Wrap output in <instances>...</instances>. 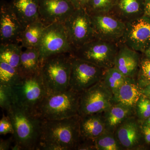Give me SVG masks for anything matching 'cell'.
Wrapping results in <instances>:
<instances>
[{
  "mask_svg": "<svg viewBox=\"0 0 150 150\" xmlns=\"http://www.w3.org/2000/svg\"><path fill=\"white\" fill-rule=\"evenodd\" d=\"M142 88L137 79L127 78L124 84L112 94V104L133 108L142 95Z\"/></svg>",
  "mask_w": 150,
  "mask_h": 150,
  "instance_id": "obj_18",
  "label": "cell"
},
{
  "mask_svg": "<svg viewBox=\"0 0 150 150\" xmlns=\"http://www.w3.org/2000/svg\"><path fill=\"white\" fill-rule=\"evenodd\" d=\"M14 130L10 118L8 115L3 113L0 121V134L6 135L7 134H13Z\"/></svg>",
  "mask_w": 150,
  "mask_h": 150,
  "instance_id": "obj_32",
  "label": "cell"
},
{
  "mask_svg": "<svg viewBox=\"0 0 150 150\" xmlns=\"http://www.w3.org/2000/svg\"><path fill=\"white\" fill-rule=\"evenodd\" d=\"M142 127L145 143L146 144H150V126L142 123Z\"/></svg>",
  "mask_w": 150,
  "mask_h": 150,
  "instance_id": "obj_35",
  "label": "cell"
},
{
  "mask_svg": "<svg viewBox=\"0 0 150 150\" xmlns=\"http://www.w3.org/2000/svg\"><path fill=\"white\" fill-rule=\"evenodd\" d=\"M117 0H88L86 10L90 15L110 13Z\"/></svg>",
  "mask_w": 150,
  "mask_h": 150,
  "instance_id": "obj_28",
  "label": "cell"
},
{
  "mask_svg": "<svg viewBox=\"0 0 150 150\" xmlns=\"http://www.w3.org/2000/svg\"><path fill=\"white\" fill-rule=\"evenodd\" d=\"M143 53L145 54L146 58L150 59V44Z\"/></svg>",
  "mask_w": 150,
  "mask_h": 150,
  "instance_id": "obj_39",
  "label": "cell"
},
{
  "mask_svg": "<svg viewBox=\"0 0 150 150\" xmlns=\"http://www.w3.org/2000/svg\"><path fill=\"white\" fill-rule=\"evenodd\" d=\"M112 92L101 81L81 93L79 115L101 113L112 104Z\"/></svg>",
  "mask_w": 150,
  "mask_h": 150,
  "instance_id": "obj_10",
  "label": "cell"
},
{
  "mask_svg": "<svg viewBox=\"0 0 150 150\" xmlns=\"http://www.w3.org/2000/svg\"><path fill=\"white\" fill-rule=\"evenodd\" d=\"M142 93L150 99V83L145 84L141 86Z\"/></svg>",
  "mask_w": 150,
  "mask_h": 150,
  "instance_id": "obj_37",
  "label": "cell"
},
{
  "mask_svg": "<svg viewBox=\"0 0 150 150\" xmlns=\"http://www.w3.org/2000/svg\"><path fill=\"white\" fill-rule=\"evenodd\" d=\"M13 142H14L13 137H10L6 140L1 139L0 141V150H9L11 148Z\"/></svg>",
  "mask_w": 150,
  "mask_h": 150,
  "instance_id": "obj_34",
  "label": "cell"
},
{
  "mask_svg": "<svg viewBox=\"0 0 150 150\" xmlns=\"http://www.w3.org/2000/svg\"><path fill=\"white\" fill-rule=\"evenodd\" d=\"M46 25L41 21L32 23L24 28L21 42L24 48H38Z\"/></svg>",
  "mask_w": 150,
  "mask_h": 150,
  "instance_id": "obj_23",
  "label": "cell"
},
{
  "mask_svg": "<svg viewBox=\"0 0 150 150\" xmlns=\"http://www.w3.org/2000/svg\"><path fill=\"white\" fill-rule=\"evenodd\" d=\"M106 130L114 133L116 129L131 116L135 115L133 108L121 104H112L102 112Z\"/></svg>",
  "mask_w": 150,
  "mask_h": 150,
  "instance_id": "obj_20",
  "label": "cell"
},
{
  "mask_svg": "<svg viewBox=\"0 0 150 150\" xmlns=\"http://www.w3.org/2000/svg\"><path fill=\"white\" fill-rule=\"evenodd\" d=\"M64 24L73 52L96 38L90 15L85 8L76 9Z\"/></svg>",
  "mask_w": 150,
  "mask_h": 150,
  "instance_id": "obj_7",
  "label": "cell"
},
{
  "mask_svg": "<svg viewBox=\"0 0 150 150\" xmlns=\"http://www.w3.org/2000/svg\"><path fill=\"white\" fill-rule=\"evenodd\" d=\"M143 123H145V124H147L148 126H150V116L149 118L147 119L146 121H145L144 122H143Z\"/></svg>",
  "mask_w": 150,
  "mask_h": 150,
  "instance_id": "obj_40",
  "label": "cell"
},
{
  "mask_svg": "<svg viewBox=\"0 0 150 150\" xmlns=\"http://www.w3.org/2000/svg\"><path fill=\"white\" fill-rule=\"evenodd\" d=\"M71 60L70 88L81 93L101 81L105 69L72 54Z\"/></svg>",
  "mask_w": 150,
  "mask_h": 150,
  "instance_id": "obj_9",
  "label": "cell"
},
{
  "mask_svg": "<svg viewBox=\"0 0 150 150\" xmlns=\"http://www.w3.org/2000/svg\"><path fill=\"white\" fill-rule=\"evenodd\" d=\"M144 16L150 17V0H145L144 2Z\"/></svg>",
  "mask_w": 150,
  "mask_h": 150,
  "instance_id": "obj_38",
  "label": "cell"
},
{
  "mask_svg": "<svg viewBox=\"0 0 150 150\" xmlns=\"http://www.w3.org/2000/svg\"><path fill=\"white\" fill-rule=\"evenodd\" d=\"M76 9L69 0H39V18L46 25L64 23Z\"/></svg>",
  "mask_w": 150,
  "mask_h": 150,
  "instance_id": "obj_14",
  "label": "cell"
},
{
  "mask_svg": "<svg viewBox=\"0 0 150 150\" xmlns=\"http://www.w3.org/2000/svg\"><path fill=\"white\" fill-rule=\"evenodd\" d=\"M80 95L70 88L48 94L38 105L37 113L46 120H60L78 115Z\"/></svg>",
  "mask_w": 150,
  "mask_h": 150,
  "instance_id": "obj_4",
  "label": "cell"
},
{
  "mask_svg": "<svg viewBox=\"0 0 150 150\" xmlns=\"http://www.w3.org/2000/svg\"><path fill=\"white\" fill-rule=\"evenodd\" d=\"M23 78L18 69L0 60V84L13 87L19 83Z\"/></svg>",
  "mask_w": 150,
  "mask_h": 150,
  "instance_id": "obj_26",
  "label": "cell"
},
{
  "mask_svg": "<svg viewBox=\"0 0 150 150\" xmlns=\"http://www.w3.org/2000/svg\"><path fill=\"white\" fill-rule=\"evenodd\" d=\"M71 54L63 53L49 56L41 63L40 74L48 94L70 88Z\"/></svg>",
  "mask_w": 150,
  "mask_h": 150,
  "instance_id": "obj_3",
  "label": "cell"
},
{
  "mask_svg": "<svg viewBox=\"0 0 150 150\" xmlns=\"http://www.w3.org/2000/svg\"><path fill=\"white\" fill-rule=\"evenodd\" d=\"M142 125V122L134 115L126 119L116 129L114 134L123 150H141L146 144Z\"/></svg>",
  "mask_w": 150,
  "mask_h": 150,
  "instance_id": "obj_13",
  "label": "cell"
},
{
  "mask_svg": "<svg viewBox=\"0 0 150 150\" xmlns=\"http://www.w3.org/2000/svg\"><path fill=\"white\" fill-rule=\"evenodd\" d=\"M76 9L85 8L88 0H69Z\"/></svg>",
  "mask_w": 150,
  "mask_h": 150,
  "instance_id": "obj_36",
  "label": "cell"
},
{
  "mask_svg": "<svg viewBox=\"0 0 150 150\" xmlns=\"http://www.w3.org/2000/svg\"><path fill=\"white\" fill-rule=\"evenodd\" d=\"M118 44L114 67L127 77L137 79L141 60L139 52L123 43Z\"/></svg>",
  "mask_w": 150,
  "mask_h": 150,
  "instance_id": "obj_16",
  "label": "cell"
},
{
  "mask_svg": "<svg viewBox=\"0 0 150 150\" xmlns=\"http://www.w3.org/2000/svg\"><path fill=\"white\" fill-rule=\"evenodd\" d=\"M76 150H96L94 139L81 137Z\"/></svg>",
  "mask_w": 150,
  "mask_h": 150,
  "instance_id": "obj_33",
  "label": "cell"
},
{
  "mask_svg": "<svg viewBox=\"0 0 150 150\" xmlns=\"http://www.w3.org/2000/svg\"><path fill=\"white\" fill-rule=\"evenodd\" d=\"M37 48L41 63L44 59L53 55L71 54L73 49L64 23H55L46 25Z\"/></svg>",
  "mask_w": 150,
  "mask_h": 150,
  "instance_id": "obj_8",
  "label": "cell"
},
{
  "mask_svg": "<svg viewBox=\"0 0 150 150\" xmlns=\"http://www.w3.org/2000/svg\"><path fill=\"white\" fill-rule=\"evenodd\" d=\"M90 16L96 38L113 43H121L126 23L110 13Z\"/></svg>",
  "mask_w": 150,
  "mask_h": 150,
  "instance_id": "obj_11",
  "label": "cell"
},
{
  "mask_svg": "<svg viewBox=\"0 0 150 150\" xmlns=\"http://www.w3.org/2000/svg\"><path fill=\"white\" fill-rule=\"evenodd\" d=\"M137 80L140 86L150 83V59H141Z\"/></svg>",
  "mask_w": 150,
  "mask_h": 150,
  "instance_id": "obj_31",
  "label": "cell"
},
{
  "mask_svg": "<svg viewBox=\"0 0 150 150\" xmlns=\"http://www.w3.org/2000/svg\"><path fill=\"white\" fill-rule=\"evenodd\" d=\"M12 88L16 103L37 113L38 105L48 94L40 71L31 76L23 77L19 83Z\"/></svg>",
  "mask_w": 150,
  "mask_h": 150,
  "instance_id": "obj_6",
  "label": "cell"
},
{
  "mask_svg": "<svg viewBox=\"0 0 150 150\" xmlns=\"http://www.w3.org/2000/svg\"><path fill=\"white\" fill-rule=\"evenodd\" d=\"M80 129L83 138L95 139L99 137L106 130L102 112L80 116Z\"/></svg>",
  "mask_w": 150,
  "mask_h": 150,
  "instance_id": "obj_21",
  "label": "cell"
},
{
  "mask_svg": "<svg viewBox=\"0 0 150 150\" xmlns=\"http://www.w3.org/2000/svg\"><path fill=\"white\" fill-rule=\"evenodd\" d=\"M110 13L126 23L144 16V3L141 0H117Z\"/></svg>",
  "mask_w": 150,
  "mask_h": 150,
  "instance_id": "obj_19",
  "label": "cell"
},
{
  "mask_svg": "<svg viewBox=\"0 0 150 150\" xmlns=\"http://www.w3.org/2000/svg\"><path fill=\"white\" fill-rule=\"evenodd\" d=\"M127 78L113 67L105 70L101 81L113 94L123 85Z\"/></svg>",
  "mask_w": 150,
  "mask_h": 150,
  "instance_id": "obj_25",
  "label": "cell"
},
{
  "mask_svg": "<svg viewBox=\"0 0 150 150\" xmlns=\"http://www.w3.org/2000/svg\"><path fill=\"white\" fill-rule=\"evenodd\" d=\"M118 43L95 38L75 50L72 55L106 69L114 67Z\"/></svg>",
  "mask_w": 150,
  "mask_h": 150,
  "instance_id": "obj_5",
  "label": "cell"
},
{
  "mask_svg": "<svg viewBox=\"0 0 150 150\" xmlns=\"http://www.w3.org/2000/svg\"><path fill=\"white\" fill-rule=\"evenodd\" d=\"M134 112L142 123L146 121L150 116V99L142 94L135 105Z\"/></svg>",
  "mask_w": 150,
  "mask_h": 150,
  "instance_id": "obj_29",
  "label": "cell"
},
{
  "mask_svg": "<svg viewBox=\"0 0 150 150\" xmlns=\"http://www.w3.org/2000/svg\"><path fill=\"white\" fill-rule=\"evenodd\" d=\"M22 52L18 70L23 77L39 72L41 62L37 48H25Z\"/></svg>",
  "mask_w": 150,
  "mask_h": 150,
  "instance_id": "obj_22",
  "label": "cell"
},
{
  "mask_svg": "<svg viewBox=\"0 0 150 150\" xmlns=\"http://www.w3.org/2000/svg\"><path fill=\"white\" fill-rule=\"evenodd\" d=\"M94 143L96 150H124L114 133L107 130L94 139Z\"/></svg>",
  "mask_w": 150,
  "mask_h": 150,
  "instance_id": "obj_27",
  "label": "cell"
},
{
  "mask_svg": "<svg viewBox=\"0 0 150 150\" xmlns=\"http://www.w3.org/2000/svg\"><path fill=\"white\" fill-rule=\"evenodd\" d=\"M23 48L18 43H1L0 60L18 69Z\"/></svg>",
  "mask_w": 150,
  "mask_h": 150,
  "instance_id": "obj_24",
  "label": "cell"
},
{
  "mask_svg": "<svg viewBox=\"0 0 150 150\" xmlns=\"http://www.w3.org/2000/svg\"><path fill=\"white\" fill-rule=\"evenodd\" d=\"M121 43L144 53L150 44V17L143 16L126 23Z\"/></svg>",
  "mask_w": 150,
  "mask_h": 150,
  "instance_id": "obj_12",
  "label": "cell"
},
{
  "mask_svg": "<svg viewBox=\"0 0 150 150\" xmlns=\"http://www.w3.org/2000/svg\"><path fill=\"white\" fill-rule=\"evenodd\" d=\"M13 126V150H37L44 119L16 103L6 110Z\"/></svg>",
  "mask_w": 150,
  "mask_h": 150,
  "instance_id": "obj_1",
  "label": "cell"
},
{
  "mask_svg": "<svg viewBox=\"0 0 150 150\" xmlns=\"http://www.w3.org/2000/svg\"><path fill=\"white\" fill-rule=\"evenodd\" d=\"M15 103L12 88L10 86L0 84V106L6 111Z\"/></svg>",
  "mask_w": 150,
  "mask_h": 150,
  "instance_id": "obj_30",
  "label": "cell"
},
{
  "mask_svg": "<svg viewBox=\"0 0 150 150\" xmlns=\"http://www.w3.org/2000/svg\"><path fill=\"white\" fill-rule=\"evenodd\" d=\"M79 115L56 120H43L40 142H49L64 150H76L80 141Z\"/></svg>",
  "mask_w": 150,
  "mask_h": 150,
  "instance_id": "obj_2",
  "label": "cell"
},
{
  "mask_svg": "<svg viewBox=\"0 0 150 150\" xmlns=\"http://www.w3.org/2000/svg\"><path fill=\"white\" fill-rule=\"evenodd\" d=\"M24 28L11 8L10 4L1 3L0 40L1 43H20Z\"/></svg>",
  "mask_w": 150,
  "mask_h": 150,
  "instance_id": "obj_15",
  "label": "cell"
},
{
  "mask_svg": "<svg viewBox=\"0 0 150 150\" xmlns=\"http://www.w3.org/2000/svg\"><path fill=\"white\" fill-rule=\"evenodd\" d=\"M10 4L23 27L40 20L39 0H13Z\"/></svg>",
  "mask_w": 150,
  "mask_h": 150,
  "instance_id": "obj_17",
  "label": "cell"
}]
</instances>
